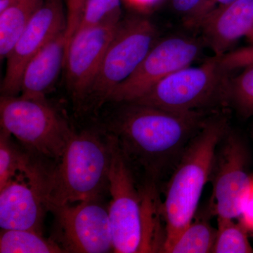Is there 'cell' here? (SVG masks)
<instances>
[{"instance_id":"1","label":"cell","mask_w":253,"mask_h":253,"mask_svg":"<svg viewBox=\"0 0 253 253\" xmlns=\"http://www.w3.org/2000/svg\"><path fill=\"white\" fill-rule=\"evenodd\" d=\"M123 106L106 126L136 173L150 185L170 175L208 118L205 111H176L136 102Z\"/></svg>"},{"instance_id":"2","label":"cell","mask_w":253,"mask_h":253,"mask_svg":"<svg viewBox=\"0 0 253 253\" xmlns=\"http://www.w3.org/2000/svg\"><path fill=\"white\" fill-rule=\"evenodd\" d=\"M229 129L225 115L208 116L169 175L161 205L166 222L162 253L194 219L205 186L211 180L218 146Z\"/></svg>"},{"instance_id":"3","label":"cell","mask_w":253,"mask_h":253,"mask_svg":"<svg viewBox=\"0 0 253 253\" xmlns=\"http://www.w3.org/2000/svg\"><path fill=\"white\" fill-rule=\"evenodd\" d=\"M111 147L108 136L74 132L49 179L48 208L99 199L109 189Z\"/></svg>"},{"instance_id":"4","label":"cell","mask_w":253,"mask_h":253,"mask_svg":"<svg viewBox=\"0 0 253 253\" xmlns=\"http://www.w3.org/2000/svg\"><path fill=\"white\" fill-rule=\"evenodd\" d=\"M1 129L30 152L59 161L74 131L46 101L1 96Z\"/></svg>"},{"instance_id":"5","label":"cell","mask_w":253,"mask_h":253,"mask_svg":"<svg viewBox=\"0 0 253 253\" xmlns=\"http://www.w3.org/2000/svg\"><path fill=\"white\" fill-rule=\"evenodd\" d=\"M228 73L214 55L201 66L172 73L131 102L170 111H205L227 99Z\"/></svg>"},{"instance_id":"6","label":"cell","mask_w":253,"mask_h":253,"mask_svg":"<svg viewBox=\"0 0 253 253\" xmlns=\"http://www.w3.org/2000/svg\"><path fill=\"white\" fill-rule=\"evenodd\" d=\"M105 134L108 136L111 147L109 189L111 201L109 213L113 252L143 253L144 193L139 187L135 171L117 141L113 136Z\"/></svg>"},{"instance_id":"7","label":"cell","mask_w":253,"mask_h":253,"mask_svg":"<svg viewBox=\"0 0 253 253\" xmlns=\"http://www.w3.org/2000/svg\"><path fill=\"white\" fill-rule=\"evenodd\" d=\"M157 31L149 19L121 21L110 43L88 96L99 104L107 102L116 87L136 71L156 44Z\"/></svg>"},{"instance_id":"8","label":"cell","mask_w":253,"mask_h":253,"mask_svg":"<svg viewBox=\"0 0 253 253\" xmlns=\"http://www.w3.org/2000/svg\"><path fill=\"white\" fill-rule=\"evenodd\" d=\"M249 163V154L244 141L229 129L216 154L211 180V214L234 219L242 216L253 188Z\"/></svg>"},{"instance_id":"9","label":"cell","mask_w":253,"mask_h":253,"mask_svg":"<svg viewBox=\"0 0 253 253\" xmlns=\"http://www.w3.org/2000/svg\"><path fill=\"white\" fill-rule=\"evenodd\" d=\"M204 42L186 37L166 38L154 46L139 67L113 91L108 101L131 102L165 78L187 67L199 57Z\"/></svg>"},{"instance_id":"10","label":"cell","mask_w":253,"mask_h":253,"mask_svg":"<svg viewBox=\"0 0 253 253\" xmlns=\"http://www.w3.org/2000/svg\"><path fill=\"white\" fill-rule=\"evenodd\" d=\"M51 169L38 163L30 172L19 174L0 188L1 229H26L42 233L48 208Z\"/></svg>"},{"instance_id":"11","label":"cell","mask_w":253,"mask_h":253,"mask_svg":"<svg viewBox=\"0 0 253 253\" xmlns=\"http://www.w3.org/2000/svg\"><path fill=\"white\" fill-rule=\"evenodd\" d=\"M60 233V244L66 253L113 252L109 209L99 199L51 206Z\"/></svg>"},{"instance_id":"12","label":"cell","mask_w":253,"mask_h":253,"mask_svg":"<svg viewBox=\"0 0 253 253\" xmlns=\"http://www.w3.org/2000/svg\"><path fill=\"white\" fill-rule=\"evenodd\" d=\"M66 23L63 0H44L6 58L1 86L2 96H16L20 93L23 73L28 62L53 38L66 31Z\"/></svg>"},{"instance_id":"13","label":"cell","mask_w":253,"mask_h":253,"mask_svg":"<svg viewBox=\"0 0 253 253\" xmlns=\"http://www.w3.org/2000/svg\"><path fill=\"white\" fill-rule=\"evenodd\" d=\"M121 21L78 30L66 48L64 68L71 94L83 100L89 95L110 43Z\"/></svg>"},{"instance_id":"14","label":"cell","mask_w":253,"mask_h":253,"mask_svg":"<svg viewBox=\"0 0 253 253\" xmlns=\"http://www.w3.org/2000/svg\"><path fill=\"white\" fill-rule=\"evenodd\" d=\"M202 41L216 56L225 54L231 46L253 30V0H236L211 11L200 21Z\"/></svg>"},{"instance_id":"15","label":"cell","mask_w":253,"mask_h":253,"mask_svg":"<svg viewBox=\"0 0 253 253\" xmlns=\"http://www.w3.org/2000/svg\"><path fill=\"white\" fill-rule=\"evenodd\" d=\"M68 41L66 31L46 44L28 62L21 83V97L45 101L64 67Z\"/></svg>"},{"instance_id":"16","label":"cell","mask_w":253,"mask_h":253,"mask_svg":"<svg viewBox=\"0 0 253 253\" xmlns=\"http://www.w3.org/2000/svg\"><path fill=\"white\" fill-rule=\"evenodd\" d=\"M44 0H15L0 12V56L6 59Z\"/></svg>"},{"instance_id":"17","label":"cell","mask_w":253,"mask_h":253,"mask_svg":"<svg viewBox=\"0 0 253 253\" xmlns=\"http://www.w3.org/2000/svg\"><path fill=\"white\" fill-rule=\"evenodd\" d=\"M216 237L217 229L213 227L209 221L194 218L163 253H212Z\"/></svg>"},{"instance_id":"18","label":"cell","mask_w":253,"mask_h":253,"mask_svg":"<svg viewBox=\"0 0 253 253\" xmlns=\"http://www.w3.org/2000/svg\"><path fill=\"white\" fill-rule=\"evenodd\" d=\"M1 253H66L56 241L43 237L42 234L26 229H1Z\"/></svg>"},{"instance_id":"19","label":"cell","mask_w":253,"mask_h":253,"mask_svg":"<svg viewBox=\"0 0 253 253\" xmlns=\"http://www.w3.org/2000/svg\"><path fill=\"white\" fill-rule=\"evenodd\" d=\"M11 134L0 131V188L19 174L29 172L37 161L15 144Z\"/></svg>"},{"instance_id":"20","label":"cell","mask_w":253,"mask_h":253,"mask_svg":"<svg viewBox=\"0 0 253 253\" xmlns=\"http://www.w3.org/2000/svg\"><path fill=\"white\" fill-rule=\"evenodd\" d=\"M248 229L234 219L217 217V237L212 253H252Z\"/></svg>"},{"instance_id":"21","label":"cell","mask_w":253,"mask_h":253,"mask_svg":"<svg viewBox=\"0 0 253 253\" xmlns=\"http://www.w3.org/2000/svg\"><path fill=\"white\" fill-rule=\"evenodd\" d=\"M227 100L244 117H253V65L228 83Z\"/></svg>"},{"instance_id":"22","label":"cell","mask_w":253,"mask_h":253,"mask_svg":"<svg viewBox=\"0 0 253 253\" xmlns=\"http://www.w3.org/2000/svg\"><path fill=\"white\" fill-rule=\"evenodd\" d=\"M121 1L122 0H86L77 31L109 21H121Z\"/></svg>"},{"instance_id":"23","label":"cell","mask_w":253,"mask_h":253,"mask_svg":"<svg viewBox=\"0 0 253 253\" xmlns=\"http://www.w3.org/2000/svg\"><path fill=\"white\" fill-rule=\"evenodd\" d=\"M219 56L221 66L230 73L253 65V45L240 48Z\"/></svg>"},{"instance_id":"24","label":"cell","mask_w":253,"mask_h":253,"mask_svg":"<svg viewBox=\"0 0 253 253\" xmlns=\"http://www.w3.org/2000/svg\"><path fill=\"white\" fill-rule=\"evenodd\" d=\"M66 17H67L66 36L68 43L79 27L86 0H66Z\"/></svg>"},{"instance_id":"25","label":"cell","mask_w":253,"mask_h":253,"mask_svg":"<svg viewBox=\"0 0 253 253\" xmlns=\"http://www.w3.org/2000/svg\"><path fill=\"white\" fill-rule=\"evenodd\" d=\"M236 0H205L194 13L186 16L185 22L190 27H197L200 21L206 15Z\"/></svg>"},{"instance_id":"26","label":"cell","mask_w":253,"mask_h":253,"mask_svg":"<svg viewBox=\"0 0 253 253\" xmlns=\"http://www.w3.org/2000/svg\"><path fill=\"white\" fill-rule=\"evenodd\" d=\"M174 9L186 16L194 13L205 0H170Z\"/></svg>"},{"instance_id":"27","label":"cell","mask_w":253,"mask_h":253,"mask_svg":"<svg viewBox=\"0 0 253 253\" xmlns=\"http://www.w3.org/2000/svg\"><path fill=\"white\" fill-rule=\"evenodd\" d=\"M241 217H243L244 224L247 229H253V188Z\"/></svg>"},{"instance_id":"28","label":"cell","mask_w":253,"mask_h":253,"mask_svg":"<svg viewBox=\"0 0 253 253\" xmlns=\"http://www.w3.org/2000/svg\"><path fill=\"white\" fill-rule=\"evenodd\" d=\"M130 4L139 8H148L157 4L161 0H127Z\"/></svg>"},{"instance_id":"29","label":"cell","mask_w":253,"mask_h":253,"mask_svg":"<svg viewBox=\"0 0 253 253\" xmlns=\"http://www.w3.org/2000/svg\"><path fill=\"white\" fill-rule=\"evenodd\" d=\"M15 0H0V12L7 8Z\"/></svg>"},{"instance_id":"30","label":"cell","mask_w":253,"mask_h":253,"mask_svg":"<svg viewBox=\"0 0 253 253\" xmlns=\"http://www.w3.org/2000/svg\"><path fill=\"white\" fill-rule=\"evenodd\" d=\"M246 38H247L249 42L251 43V45H253V30L249 33V36L246 37Z\"/></svg>"}]
</instances>
